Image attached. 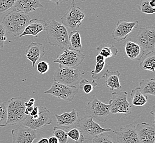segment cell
<instances>
[{
  "mask_svg": "<svg viewBox=\"0 0 155 143\" xmlns=\"http://www.w3.org/2000/svg\"><path fill=\"white\" fill-rule=\"evenodd\" d=\"M125 52L127 57L131 60L140 61L145 55L143 48L137 42L129 39L125 44Z\"/></svg>",
  "mask_w": 155,
  "mask_h": 143,
  "instance_id": "cell-20",
  "label": "cell"
},
{
  "mask_svg": "<svg viewBox=\"0 0 155 143\" xmlns=\"http://www.w3.org/2000/svg\"><path fill=\"white\" fill-rule=\"evenodd\" d=\"M54 116L57 119V126L67 131L71 128L77 127L80 119L77 111L74 108L70 112H65L61 115L55 114Z\"/></svg>",
  "mask_w": 155,
  "mask_h": 143,
  "instance_id": "cell-16",
  "label": "cell"
},
{
  "mask_svg": "<svg viewBox=\"0 0 155 143\" xmlns=\"http://www.w3.org/2000/svg\"><path fill=\"white\" fill-rule=\"evenodd\" d=\"M105 60H106V58L100 54H98L96 57V62L98 63L104 62H105Z\"/></svg>",
  "mask_w": 155,
  "mask_h": 143,
  "instance_id": "cell-38",
  "label": "cell"
},
{
  "mask_svg": "<svg viewBox=\"0 0 155 143\" xmlns=\"http://www.w3.org/2000/svg\"><path fill=\"white\" fill-rule=\"evenodd\" d=\"M139 67L141 69L155 72V51L147 52L141 59Z\"/></svg>",
  "mask_w": 155,
  "mask_h": 143,
  "instance_id": "cell-23",
  "label": "cell"
},
{
  "mask_svg": "<svg viewBox=\"0 0 155 143\" xmlns=\"http://www.w3.org/2000/svg\"><path fill=\"white\" fill-rule=\"evenodd\" d=\"M16 0H0V15L11 9L15 5Z\"/></svg>",
  "mask_w": 155,
  "mask_h": 143,
  "instance_id": "cell-34",
  "label": "cell"
},
{
  "mask_svg": "<svg viewBox=\"0 0 155 143\" xmlns=\"http://www.w3.org/2000/svg\"><path fill=\"white\" fill-rule=\"evenodd\" d=\"M137 42L143 48L145 54L150 51H155V26L141 27L137 33Z\"/></svg>",
  "mask_w": 155,
  "mask_h": 143,
  "instance_id": "cell-12",
  "label": "cell"
},
{
  "mask_svg": "<svg viewBox=\"0 0 155 143\" xmlns=\"http://www.w3.org/2000/svg\"><path fill=\"white\" fill-rule=\"evenodd\" d=\"M53 134L57 138L58 143H69V137L67 131L60 127H54L53 129Z\"/></svg>",
  "mask_w": 155,
  "mask_h": 143,
  "instance_id": "cell-30",
  "label": "cell"
},
{
  "mask_svg": "<svg viewBox=\"0 0 155 143\" xmlns=\"http://www.w3.org/2000/svg\"><path fill=\"white\" fill-rule=\"evenodd\" d=\"M78 92V89L75 86H69L54 81L51 88L44 93L66 101L72 102Z\"/></svg>",
  "mask_w": 155,
  "mask_h": 143,
  "instance_id": "cell-11",
  "label": "cell"
},
{
  "mask_svg": "<svg viewBox=\"0 0 155 143\" xmlns=\"http://www.w3.org/2000/svg\"><path fill=\"white\" fill-rule=\"evenodd\" d=\"M7 102H0V127L1 128L6 127L7 119Z\"/></svg>",
  "mask_w": 155,
  "mask_h": 143,
  "instance_id": "cell-33",
  "label": "cell"
},
{
  "mask_svg": "<svg viewBox=\"0 0 155 143\" xmlns=\"http://www.w3.org/2000/svg\"><path fill=\"white\" fill-rule=\"evenodd\" d=\"M139 88L145 95H155V78L147 79L141 81L139 83Z\"/></svg>",
  "mask_w": 155,
  "mask_h": 143,
  "instance_id": "cell-25",
  "label": "cell"
},
{
  "mask_svg": "<svg viewBox=\"0 0 155 143\" xmlns=\"http://www.w3.org/2000/svg\"><path fill=\"white\" fill-rule=\"evenodd\" d=\"M48 1L54 2L55 4H56L57 5H60V3H64V2H67L68 0H48Z\"/></svg>",
  "mask_w": 155,
  "mask_h": 143,
  "instance_id": "cell-43",
  "label": "cell"
},
{
  "mask_svg": "<svg viewBox=\"0 0 155 143\" xmlns=\"http://www.w3.org/2000/svg\"><path fill=\"white\" fill-rule=\"evenodd\" d=\"M37 71L40 74H45L50 69V65L47 62L44 61H39L36 66Z\"/></svg>",
  "mask_w": 155,
  "mask_h": 143,
  "instance_id": "cell-35",
  "label": "cell"
},
{
  "mask_svg": "<svg viewBox=\"0 0 155 143\" xmlns=\"http://www.w3.org/2000/svg\"><path fill=\"white\" fill-rule=\"evenodd\" d=\"M27 101L24 97L12 98L7 102V125H15L20 123L23 122L26 119L27 115L25 113V105Z\"/></svg>",
  "mask_w": 155,
  "mask_h": 143,
  "instance_id": "cell-3",
  "label": "cell"
},
{
  "mask_svg": "<svg viewBox=\"0 0 155 143\" xmlns=\"http://www.w3.org/2000/svg\"><path fill=\"white\" fill-rule=\"evenodd\" d=\"M13 143H33L37 138L36 131L22 125L11 131Z\"/></svg>",
  "mask_w": 155,
  "mask_h": 143,
  "instance_id": "cell-14",
  "label": "cell"
},
{
  "mask_svg": "<svg viewBox=\"0 0 155 143\" xmlns=\"http://www.w3.org/2000/svg\"><path fill=\"white\" fill-rule=\"evenodd\" d=\"M93 118L90 116L85 115L79 120L77 127L81 131L85 140L92 141L94 138L104 132L112 131L110 128H102Z\"/></svg>",
  "mask_w": 155,
  "mask_h": 143,
  "instance_id": "cell-4",
  "label": "cell"
},
{
  "mask_svg": "<svg viewBox=\"0 0 155 143\" xmlns=\"http://www.w3.org/2000/svg\"><path fill=\"white\" fill-rule=\"evenodd\" d=\"M120 73L119 71H108L105 75V84L109 90H119L122 89V86L119 81Z\"/></svg>",
  "mask_w": 155,
  "mask_h": 143,
  "instance_id": "cell-22",
  "label": "cell"
},
{
  "mask_svg": "<svg viewBox=\"0 0 155 143\" xmlns=\"http://www.w3.org/2000/svg\"><path fill=\"white\" fill-rule=\"evenodd\" d=\"M81 1V2H85V1H87V0H80Z\"/></svg>",
  "mask_w": 155,
  "mask_h": 143,
  "instance_id": "cell-46",
  "label": "cell"
},
{
  "mask_svg": "<svg viewBox=\"0 0 155 143\" xmlns=\"http://www.w3.org/2000/svg\"><path fill=\"white\" fill-rule=\"evenodd\" d=\"M112 96V98L109 101L110 104V113L123 114L125 116L131 114V106L127 99V92H114Z\"/></svg>",
  "mask_w": 155,
  "mask_h": 143,
  "instance_id": "cell-9",
  "label": "cell"
},
{
  "mask_svg": "<svg viewBox=\"0 0 155 143\" xmlns=\"http://www.w3.org/2000/svg\"><path fill=\"white\" fill-rule=\"evenodd\" d=\"M14 6L15 9L26 14L43 7L40 0H16Z\"/></svg>",
  "mask_w": 155,
  "mask_h": 143,
  "instance_id": "cell-21",
  "label": "cell"
},
{
  "mask_svg": "<svg viewBox=\"0 0 155 143\" xmlns=\"http://www.w3.org/2000/svg\"><path fill=\"white\" fill-rule=\"evenodd\" d=\"M67 133L68 137L74 140L75 143H82L85 140L81 131L77 127L69 129Z\"/></svg>",
  "mask_w": 155,
  "mask_h": 143,
  "instance_id": "cell-31",
  "label": "cell"
},
{
  "mask_svg": "<svg viewBox=\"0 0 155 143\" xmlns=\"http://www.w3.org/2000/svg\"><path fill=\"white\" fill-rule=\"evenodd\" d=\"M7 40L6 30L2 23L0 22V48H2L5 42Z\"/></svg>",
  "mask_w": 155,
  "mask_h": 143,
  "instance_id": "cell-37",
  "label": "cell"
},
{
  "mask_svg": "<svg viewBox=\"0 0 155 143\" xmlns=\"http://www.w3.org/2000/svg\"><path fill=\"white\" fill-rule=\"evenodd\" d=\"M45 30L50 45L61 49H70L68 32L63 24L53 19L47 23Z\"/></svg>",
  "mask_w": 155,
  "mask_h": 143,
  "instance_id": "cell-1",
  "label": "cell"
},
{
  "mask_svg": "<svg viewBox=\"0 0 155 143\" xmlns=\"http://www.w3.org/2000/svg\"><path fill=\"white\" fill-rule=\"evenodd\" d=\"M39 113L35 116L28 115L23 122V125L34 130H39L52 122L51 112L44 106H39Z\"/></svg>",
  "mask_w": 155,
  "mask_h": 143,
  "instance_id": "cell-10",
  "label": "cell"
},
{
  "mask_svg": "<svg viewBox=\"0 0 155 143\" xmlns=\"http://www.w3.org/2000/svg\"><path fill=\"white\" fill-rule=\"evenodd\" d=\"M35 104V99L34 98H30V100L28 101H25V107L26 106H34V105Z\"/></svg>",
  "mask_w": 155,
  "mask_h": 143,
  "instance_id": "cell-40",
  "label": "cell"
},
{
  "mask_svg": "<svg viewBox=\"0 0 155 143\" xmlns=\"http://www.w3.org/2000/svg\"><path fill=\"white\" fill-rule=\"evenodd\" d=\"M46 25L47 22L44 20L37 18L31 19L27 27L19 37L21 38L28 35L38 37L40 33L45 30Z\"/></svg>",
  "mask_w": 155,
  "mask_h": 143,
  "instance_id": "cell-19",
  "label": "cell"
},
{
  "mask_svg": "<svg viewBox=\"0 0 155 143\" xmlns=\"http://www.w3.org/2000/svg\"><path fill=\"white\" fill-rule=\"evenodd\" d=\"M110 102L106 104L99 100L95 95L87 104L85 113L101 122H105L110 115Z\"/></svg>",
  "mask_w": 155,
  "mask_h": 143,
  "instance_id": "cell-5",
  "label": "cell"
},
{
  "mask_svg": "<svg viewBox=\"0 0 155 143\" xmlns=\"http://www.w3.org/2000/svg\"><path fill=\"white\" fill-rule=\"evenodd\" d=\"M28 14L13 9L3 18L2 23L6 29V32L15 36H19L23 32L30 21Z\"/></svg>",
  "mask_w": 155,
  "mask_h": 143,
  "instance_id": "cell-2",
  "label": "cell"
},
{
  "mask_svg": "<svg viewBox=\"0 0 155 143\" xmlns=\"http://www.w3.org/2000/svg\"><path fill=\"white\" fill-rule=\"evenodd\" d=\"M116 135L118 143H141L137 135L135 125L129 124L118 131H112Z\"/></svg>",
  "mask_w": 155,
  "mask_h": 143,
  "instance_id": "cell-15",
  "label": "cell"
},
{
  "mask_svg": "<svg viewBox=\"0 0 155 143\" xmlns=\"http://www.w3.org/2000/svg\"><path fill=\"white\" fill-rule=\"evenodd\" d=\"M130 97L131 104L137 107L144 106L148 99V97L141 92L139 87H137L131 90Z\"/></svg>",
  "mask_w": 155,
  "mask_h": 143,
  "instance_id": "cell-24",
  "label": "cell"
},
{
  "mask_svg": "<svg viewBox=\"0 0 155 143\" xmlns=\"http://www.w3.org/2000/svg\"><path fill=\"white\" fill-rule=\"evenodd\" d=\"M138 25V21L129 22L125 19H120L118 21L116 27L112 32V37L117 42L124 40L133 30L137 28Z\"/></svg>",
  "mask_w": 155,
  "mask_h": 143,
  "instance_id": "cell-13",
  "label": "cell"
},
{
  "mask_svg": "<svg viewBox=\"0 0 155 143\" xmlns=\"http://www.w3.org/2000/svg\"><path fill=\"white\" fill-rule=\"evenodd\" d=\"M97 50L99 51V54L101 55L106 59L116 56L118 52L116 47L108 44H104L98 46Z\"/></svg>",
  "mask_w": 155,
  "mask_h": 143,
  "instance_id": "cell-26",
  "label": "cell"
},
{
  "mask_svg": "<svg viewBox=\"0 0 155 143\" xmlns=\"http://www.w3.org/2000/svg\"><path fill=\"white\" fill-rule=\"evenodd\" d=\"M39 107L38 106H34L33 110L31 111V112H30V114L29 115H30V116L33 117L36 116L37 115H38L39 113Z\"/></svg>",
  "mask_w": 155,
  "mask_h": 143,
  "instance_id": "cell-39",
  "label": "cell"
},
{
  "mask_svg": "<svg viewBox=\"0 0 155 143\" xmlns=\"http://www.w3.org/2000/svg\"><path fill=\"white\" fill-rule=\"evenodd\" d=\"M136 127L137 135L141 143H155V125L147 123H138Z\"/></svg>",
  "mask_w": 155,
  "mask_h": 143,
  "instance_id": "cell-17",
  "label": "cell"
},
{
  "mask_svg": "<svg viewBox=\"0 0 155 143\" xmlns=\"http://www.w3.org/2000/svg\"><path fill=\"white\" fill-rule=\"evenodd\" d=\"M149 3L150 6L153 8H155V0H149Z\"/></svg>",
  "mask_w": 155,
  "mask_h": 143,
  "instance_id": "cell-45",
  "label": "cell"
},
{
  "mask_svg": "<svg viewBox=\"0 0 155 143\" xmlns=\"http://www.w3.org/2000/svg\"><path fill=\"white\" fill-rule=\"evenodd\" d=\"M138 8L143 13H145V14H154L155 13V8H153L150 6L149 0H140Z\"/></svg>",
  "mask_w": 155,
  "mask_h": 143,
  "instance_id": "cell-32",
  "label": "cell"
},
{
  "mask_svg": "<svg viewBox=\"0 0 155 143\" xmlns=\"http://www.w3.org/2000/svg\"><path fill=\"white\" fill-rule=\"evenodd\" d=\"M108 71V70L105 62L101 63H96L95 68L91 72V78L93 80L95 81L104 78L105 75Z\"/></svg>",
  "mask_w": 155,
  "mask_h": 143,
  "instance_id": "cell-28",
  "label": "cell"
},
{
  "mask_svg": "<svg viewBox=\"0 0 155 143\" xmlns=\"http://www.w3.org/2000/svg\"><path fill=\"white\" fill-rule=\"evenodd\" d=\"M84 59L85 55L81 51L66 48L53 62L59 64V67H61L77 68Z\"/></svg>",
  "mask_w": 155,
  "mask_h": 143,
  "instance_id": "cell-7",
  "label": "cell"
},
{
  "mask_svg": "<svg viewBox=\"0 0 155 143\" xmlns=\"http://www.w3.org/2000/svg\"><path fill=\"white\" fill-rule=\"evenodd\" d=\"M81 73L78 68H67L59 67L54 72V80L60 83L69 86H75L79 83Z\"/></svg>",
  "mask_w": 155,
  "mask_h": 143,
  "instance_id": "cell-6",
  "label": "cell"
},
{
  "mask_svg": "<svg viewBox=\"0 0 155 143\" xmlns=\"http://www.w3.org/2000/svg\"><path fill=\"white\" fill-rule=\"evenodd\" d=\"M85 15L81 11V8L76 6L74 0L72 3L68 11L61 19L62 24L71 30H76L82 24Z\"/></svg>",
  "mask_w": 155,
  "mask_h": 143,
  "instance_id": "cell-8",
  "label": "cell"
},
{
  "mask_svg": "<svg viewBox=\"0 0 155 143\" xmlns=\"http://www.w3.org/2000/svg\"><path fill=\"white\" fill-rule=\"evenodd\" d=\"M70 49L80 51L82 48L81 34L79 31L72 30L69 34Z\"/></svg>",
  "mask_w": 155,
  "mask_h": 143,
  "instance_id": "cell-27",
  "label": "cell"
},
{
  "mask_svg": "<svg viewBox=\"0 0 155 143\" xmlns=\"http://www.w3.org/2000/svg\"><path fill=\"white\" fill-rule=\"evenodd\" d=\"M79 84L81 89L87 94L91 93L93 90L95 89L96 87L97 86V84L96 83L95 80L89 81L85 78L82 79Z\"/></svg>",
  "mask_w": 155,
  "mask_h": 143,
  "instance_id": "cell-29",
  "label": "cell"
},
{
  "mask_svg": "<svg viewBox=\"0 0 155 143\" xmlns=\"http://www.w3.org/2000/svg\"><path fill=\"white\" fill-rule=\"evenodd\" d=\"M92 143H114L112 139L106 135L101 134L94 138Z\"/></svg>",
  "mask_w": 155,
  "mask_h": 143,
  "instance_id": "cell-36",
  "label": "cell"
},
{
  "mask_svg": "<svg viewBox=\"0 0 155 143\" xmlns=\"http://www.w3.org/2000/svg\"><path fill=\"white\" fill-rule=\"evenodd\" d=\"M48 140L49 143H58V140L57 139V138L54 137V135L49 138L48 139Z\"/></svg>",
  "mask_w": 155,
  "mask_h": 143,
  "instance_id": "cell-41",
  "label": "cell"
},
{
  "mask_svg": "<svg viewBox=\"0 0 155 143\" xmlns=\"http://www.w3.org/2000/svg\"><path fill=\"white\" fill-rule=\"evenodd\" d=\"M26 58L32 63L34 67L36 63L41 60L45 55V46L39 42H31L26 50Z\"/></svg>",
  "mask_w": 155,
  "mask_h": 143,
  "instance_id": "cell-18",
  "label": "cell"
},
{
  "mask_svg": "<svg viewBox=\"0 0 155 143\" xmlns=\"http://www.w3.org/2000/svg\"><path fill=\"white\" fill-rule=\"evenodd\" d=\"M37 143H48V138H41V139L37 142Z\"/></svg>",
  "mask_w": 155,
  "mask_h": 143,
  "instance_id": "cell-44",
  "label": "cell"
},
{
  "mask_svg": "<svg viewBox=\"0 0 155 143\" xmlns=\"http://www.w3.org/2000/svg\"><path fill=\"white\" fill-rule=\"evenodd\" d=\"M33 107H34L33 106H26V107H25V113L26 115L28 116V115H29L30 114V112H31V111L33 110Z\"/></svg>",
  "mask_w": 155,
  "mask_h": 143,
  "instance_id": "cell-42",
  "label": "cell"
}]
</instances>
